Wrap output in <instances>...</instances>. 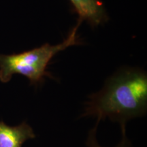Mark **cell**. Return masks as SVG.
Here are the masks:
<instances>
[{"instance_id": "6da1fadb", "label": "cell", "mask_w": 147, "mask_h": 147, "mask_svg": "<svg viewBox=\"0 0 147 147\" xmlns=\"http://www.w3.org/2000/svg\"><path fill=\"white\" fill-rule=\"evenodd\" d=\"M147 110V76L139 69L117 71L104 87L91 95L86 103L83 117H96L97 123L108 118L125 127L130 119L144 115Z\"/></svg>"}, {"instance_id": "7a4b0ae2", "label": "cell", "mask_w": 147, "mask_h": 147, "mask_svg": "<svg viewBox=\"0 0 147 147\" xmlns=\"http://www.w3.org/2000/svg\"><path fill=\"white\" fill-rule=\"evenodd\" d=\"M80 22L72 29L67 39L58 45L45 44L33 50L19 54L0 55V81L8 82L15 74L27 77L31 84L37 85L44 80L46 76H51L47 71L49 62L55 55L67 47L78 44L77 29Z\"/></svg>"}, {"instance_id": "3957f363", "label": "cell", "mask_w": 147, "mask_h": 147, "mask_svg": "<svg viewBox=\"0 0 147 147\" xmlns=\"http://www.w3.org/2000/svg\"><path fill=\"white\" fill-rule=\"evenodd\" d=\"M79 16V22L87 21L96 27L108 20L105 8L99 0H69Z\"/></svg>"}, {"instance_id": "277c9868", "label": "cell", "mask_w": 147, "mask_h": 147, "mask_svg": "<svg viewBox=\"0 0 147 147\" xmlns=\"http://www.w3.org/2000/svg\"><path fill=\"white\" fill-rule=\"evenodd\" d=\"M35 138L33 129L25 121L17 126L0 121V147H22L27 140Z\"/></svg>"}, {"instance_id": "5b68a950", "label": "cell", "mask_w": 147, "mask_h": 147, "mask_svg": "<svg viewBox=\"0 0 147 147\" xmlns=\"http://www.w3.org/2000/svg\"><path fill=\"white\" fill-rule=\"evenodd\" d=\"M121 130H122V134H123V137L122 140L120 142V143L118 144V146L116 147H131V144H130V142H129L126 136V133H125V127L121 128ZM91 143H93V146L94 147H99L98 146H95V142L94 141H91Z\"/></svg>"}]
</instances>
